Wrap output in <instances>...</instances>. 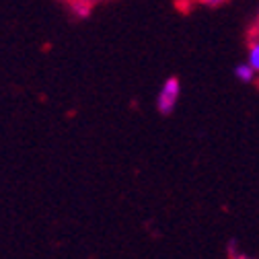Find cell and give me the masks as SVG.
<instances>
[{"mask_svg":"<svg viewBox=\"0 0 259 259\" xmlns=\"http://www.w3.org/2000/svg\"><path fill=\"white\" fill-rule=\"evenodd\" d=\"M200 5H208V7H216V5H222L224 0H196Z\"/></svg>","mask_w":259,"mask_h":259,"instance_id":"4","label":"cell"},{"mask_svg":"<svg viewBox=\"0 0 259 259\" xmlns=\"http://www.w3.org/2000/svg\"><path fill=\"white\" fill-rule=\"evenodd\" d=\"M249 64L259 72V31L251 35V54H249Z\"/></svg>","mask_w":259,"mask_h":259,"instance_id":"2","label":"cell"},{"mask_svg":"<svg viewBox=\"0 0 259 259\" xmlns=\"http://www.w3.org/2000/svg\"><path fill=\"white\" fill-rule=\"evenodd\" d=\"M235 74H237L239 80H243V82H251V80H253V74H255V68L251 66V64H243V66H237Z\"/></svg>","mask_w":259,"mask_h":259,"instance_id":"3","label":"cell"},{"mask_svg":"<svg viewBox=\"0 0 259 259\" xmlns=\"http://www.w3.org/2000/svg\"><path fill=\"white\" fill-rule=\"evenodd\" d=\"M179 93H181V84H179V78L177 76H171L165 80L163 89L158 93V99H156V107L163 115H169L173 113L177 101H179Z\"/></svg>","mask_w":259,"mask_h":259,"instance_id":"1","label":"cell"},{"mask_svg":"<svg viewBox=\"0 0 259 259\" xmlns=\"http://www.w3.org/2000/svg\"><path fill=\"white\" fill-rule=\"evenodd\" d=\"M74 9L78 11V15H89L87 11H89V7L87 5H82V3H74Z\"/></svg>","mask_w":259,"mask_h":259,"instance_id":"5","label":"cell"}]
</instances>
